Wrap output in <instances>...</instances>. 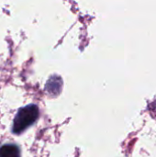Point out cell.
<instances>
[{"instance_id": "6da1fadb", "label": "cell", "mask_w": 156, "mask_h": 157, "mask_svg": "<svg viewBox=\"0 0 156 157\" xmlns=\"http://www.w3.org/2000/svg\"><path fill=\"white\" fill-rule=\"evenodd\" d=\"M39 115L40 110L38 106L35 104H29L24 108L19 109L13 121L12 132L14 134L22 133L36 122Z\"/></svg>"}, {"instance_id": "7a4b0ae2", "label": "cell", "mask_w": 156, "mask_h": 157, "mask_svg": "<svg viewBox=\"0 0 156 157\" xmlns=\"http://www.w3.org/2000/svg\"><path fill=\"white\" fill-rule=\"evenodd\" d=\"M0 157H20V150L13 144H4L0 147Z\"/></svg>"}]
</instances>
